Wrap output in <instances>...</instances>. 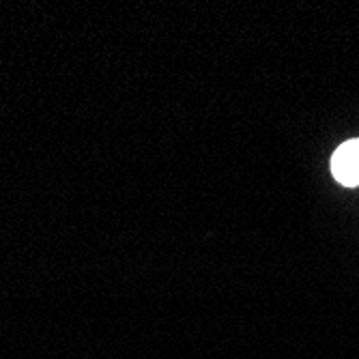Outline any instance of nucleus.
I'll list each match as a JSON object with an SVG mask.
<instances>
[{
  "label": "nucleus",
  "instance_id": "f257e3e1",
  "mask_svg": "<svg viewBox=\"0 0 359 359\" xmlns=\"http://www.w3.org/2000/svg\"><path fill=\"white\" fill-rule=\"evenodd\" d=\"M332 172L338 183L346 187L359 185V140L340 144L332 157Z\"/></svg>",
  "mask_w": 359,
  "mask_h": 359
}]
</instances>
